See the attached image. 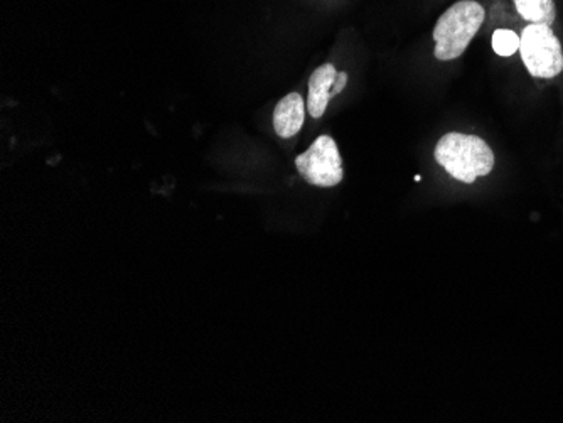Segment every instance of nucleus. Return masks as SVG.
<instances>
[{
	"label": "nucleus",
	"instance_id": "4",
	"mask_svg": "<svg viewBox=\"0 0 563 423\" xmlns=\"http://www.w3.org/2000/svg\"><path fill=\"white\" fill-rule=\"evenodd\" d=\"M296 167L303 181L318 188H334L344 178L340 148L329 135L316 138L306 153L297 156Z\"/></svg>",
	"mask_w": 563,
	"mask_h": 423
},
{
	"label": "nucleus",
	"instance_id": "7",
	"mask_svg": "<svg viewBox=\"0 0 563 423\" xmlns=\"http://www.w3.org/2000/svg\"><path fill=\"white\" fill-rule=\"evenodd\" d=\"M515 9L528 24L553 26L556 21L555 0H514Z\"/></svg>",
	"mask_w": 563,
	"mask_h": 423
},
{
	"label": "nucleus",
	"instance_id": "8",
	"mask_svg": "<svg viewBox=\"0 0 563 423\" xmlns=\"http://www.w3.org/2000/svg\"><path fill=\"white\" fill-rule=\"evenodd\" d=\"M521 36L511 30H498L493 34V49L501 58L520 53Z\"/></svg>",
	"mask_w": 563,
	"mask_h": 423
},
{
	"label": "nucleus",
	"instance_id": "3",
	"mask_svg": "<svg viewBox=\"0 0 563 423\" xmlns=\"http://www.w3.org/2000/svg\"><path fill=\"white\" fill-rule=\"evenodd\" d=\"M520 55L534 80H553L563 73V47L552 26L528 24L521 33Z\"/></svg>",
	"mask_w": 563,
	"mask_h": 423
},
{
	"label": "nucleus",
	"instance_id": "6",
	"mask_svg": "<svg viewBox=\"0 0 563 423\" xmlns=\"http://www.w3.org/2000/svg\"><path fill=\"white\" fill-rule=\"evenodd\" d=\"M306 120V103L299 93L282 98L274 110L275 134L282 138L296 137Z\"/></svg>",
	"mask_w": 563,
	"mask_h": 423
},
{
	"label": "nucleus",
	"instance_id": "2",
	"mask_svg": "<svg viewBox=\"0 0 563 423\" xmlns=\"http://www.w3.org/2000/svg\"><path fill=\"white\" fill-rule=\"evenodd\" d=\"M484 18L486 11L476 0H459L451 5L433 27V56L439 62H452L463 56L471 41L479 33Z\"/></svg>",
	"mask_w": 563,
	"mask_h": 423
},
{
	"label": "nucleus",
	"instance_id": "5",
	"mask_svg": "<svg viewBox=\"0 0 563 423\" xmlns=\"http://www.w3.org/2000/svg\"><path fill=\"white\" fill-rule=\"evenodd\" d=\"M338 78V69L331 63L319 66L309 78V93H307V112L312 119H321L331 102V90Z\"/></svg>",
	"mask_w": 563,
	"mask_h": 423
},
{
	"label": "nucleus",
	"instance_id": "1",
	"mask_svg": "<svg viewBox=\"0 0 563 423\" xmlns=\"http://www.w3.org/2000/svg\"><path fill=\"white\" fill-rule=\"evenodd\" d=\"M435 163L455 181L474 185L495 169V153L488 142L477 135L451 132L439 138L433 148Z\"/></svg>",
	"mask_w": 563,
	"mask_h": 423
},
{
	"label": "nucleus",
	"instance_id": "9",
	"mask_svg": "<svg viewBox=\"0 0 563 423\" xmlns=\"http://www.w3.org/2000/svg\"><path fill=\"white\" fill-rule=\"evenodd\" d=\"M347 85V73L344 71H338V78L336 81H334V87H332L331 94L332 98L336 97V94H340L341 91L346 88Z\"/></svg>",
	"mask_w": 563,
	"mask_h": 423
}]
</instances>
